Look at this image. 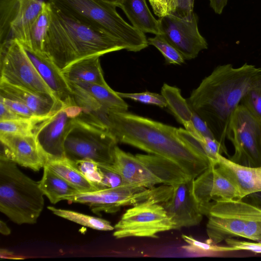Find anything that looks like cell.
<instances>
[{
    "mask_svg": "<svg viewBox=\"0 0 261 261\" xmlns=\"http://www.w3.org/2000/svg\"><path fill=\"white\" fill-rule=\"evenodd\" d=\"M52 213L62 218L92 229L101 231L114 230L111 223L100 218L85 215L73 211L57 208L52 206H47Z\"/></svg>",
    "mask_w": 261,
    "mask_h": 261,
    "instance_id": "f546056e",
    "label": "cell"
},
{
    "mask_svg": "<svg viewBox=\"0 0 261 261\" xmlns=\"http://www.w3.org/2000/svg\"><path fill=\"white\" fill-rule=\"evenodd\" d=\"M117 93L122 98H129L136 101L145 104L155 105L161 108L167 107V103L165 97L162 94L158 93L148 91L136 93L118 92H117Z\"/></svg>",
    "mask_w": 261,
    "mask_h": 261,
    "instance_id": "d590c367",
    "label": "cell"
},
{
    "mask_svg": "<svg viewBox=\"0 0 261 261\" xmlns=\"http://www.w3.org/2000/svg\"><path fill=\"white\" fill-rule=\"evenodd\" d=\"M120 8L135 28L144 33L161 34L158 19L150 12L146 0H124Z\"/></svg>",
    "mask_w": 261,
    "mask_h": 261,
    "instance_id": "d4e9b609",
    "label": "cell"
},
{
    "mask_svg": "<svg viewBox=\"0 0 261 261\" xmlns=\"http://www.w3.org/2000/svg\"><path fill=\"white\" fill-rule=\"evenodd\" d=\"M154 13L159 17L168 14V5L170 0H148Z\"/></svg>",
    "mask_w": 261,
    "mask_h": 261,
    "instance_id": "7bdbcfd3",
    "label": "cell"
},
{
    "mask_svg": "<svg viewBox=\"0 0 261 261\" xmlns=\"http://www.w3.org/2000/svg\"><path fill=\"white\" fill-rule=\"evenodd\" d=\"M0 101L3 102L12 111L22 118H34L37 117L33 111L22 103L0 96Z\"/></svg>",
    "mask_w": 261,
    "mask_h": 261,
    "instance_id": "60d3db41",
    "label": "cell"
},
{
    "mask_svg": "<svg viewBox=\"0 0 261 261\" xmlns=\"http://www.w3.org/2000/svg\"><path fill=\"white\" fill-rule=\"evenodd\" d=\"M243 238L261 241V206L253 204L252 214L245 226Z\"/></svg>",
    "mask_w": 261,
    "mask_h": 261,
    "instance_id": "e575fe53",
    "label": "cell"
},
{
    "mask_svg": "<svg viewBox=\"0 0 261 261\" xmlns=\"http://www.w3.org/2000/svg\"><path fill=\"white\" fill-rule=\"evenodd\" d=\"M50 21V7L49 2L44 3L41 12L32 24L25 49L36 53L43 52V45Z\"/></svg>",
    "mask_w": 261,
    "mask_h": 261,
    "instance_id": "f1b7e54d",
    "label": "cell"
},
{
    "mask_svg": "<svg viewBox=\"0 0 261 261\" xmlns=\"http://www.w3.org/2000/svg\"><path fill=\"white\" fill-rule=\"evenodd\" d=\"M44 195L36 182L17 164L0 160V211L14 223L33 224L44 205Z\"/></svg>",
    "mask_w": 261,
    "mask_h": 261,
    "instance_id": "5b68a950",
    "label": "cell"
},
{
    "mask_svg": "<svg viewBox=\"0 0 261 261\" xmlns=\"http://www.w3.org/2000/svg\"><path fill=\"white\" fill-rule=\"evenodd\" d=\"M253 204L241 200L214 203L206 216V242L217 245L228 238H243Z\"/></svg>",
    "mask_w": 261,
    "mask_h": 261,
    "instance_id": "8fae6325",
    "label": "cell"
},
{
    "mask_svg": "<svg viewBox=\"0 0 261 261\" xmlns=\"http://www.w3.org/2000/svg\"><path fill=\"white\" fill-rule=\"evenodd\" d=\"M1 142L10 150L13 162L24 167L38 171L46 161L41 151L34 134L0 133Z\"/></svg>",
    "mask_w": 261,
    "mask_h": 261,
    "instance_id": "d6986e66",
    "label": "cell"
},
{
    "mask_svg": "<svg viewBox=\"0 0 261 261\" xmlns=\"http://www.w3.org/2000/svg\"><path fill=\"white\" fill-rule=\"evenodd\" d=\"M194 0H170L168 14L176 17L190 19L194 13Z\"/></svg>",
    "mask_w": 261,
    "mask_h": 261,
    "instance_id": "74e56055",
    "label": "cell"
},
{
    "mask_svg": "<svg viewBox=\"0 0 261 261\" xmlns=\"http://www.w3.org/2000/svg\"><path fill=\"white\" fill-rule=\"evenodd\" d=\"M227 139L234 148L230 160L248 167L261 166V122L241 104L231 117Z\"/></svg>",
    "mask_w": 261,
    "mask_h": 261,
    "instance_id": "30bf717a",
    "label": "cell"
},
{
    "mask_svg": "<svg viewBox=\"0 0 261 261\" xmlns=\"http://www.w3.org/2000/svg\"><path fill=\"white\" fill-rule=\"evenodd\" d=\"M192 112V122L196 130L204 137L215 139L206 123L197 113Z\"/></svg>",
    "mask_w": 261,
    "mask_h": 261,
    "instance_id": "b9f144b4",
    "label": "cell"
},
{
    "mask_svg": "<svg viewBox=\"0 0 261 261\" xmlns=\"http://www.w3.org/2000/svg\"><path fill=\"white\" fill-rule=\"evenodd\" d=\"M261 76V68L245 63L234 68L217 66L194 90L187 101L192 111L207 124L227 154L225 141L231 117L251 86Z\"/></svg>",
    "mask_w": 261,
    "mask_h": 261,
    "instance_id": "6da1fadb",
    "label": "cell"
},
{
    "mask_svg": "<svg viewBox=\"0 0 261 261\" xmlns=\"http://www.w3.org/2000/svg\"><path fill=\"white\" fill-rule=\"evenodd\" d=\"M22 117L12 111L3 102L0 101V121L9 120Z\"/></svg>",
    "mask_w": 261,
    "mask_h": 261,
    "instance_id": "ee69618b",
    "label": "cell"
},
{
    "mask_svg": "<svg viewBox=\"0 0 261 261\" xmlns=\"http://www.w3.org/2000/svg\"><path fill=\"white\" fill-rule=\"evenodd\" d=\"M217 164L236 184L241 197L261 192V166L248 167L236 163L221 154H218Z\"/></svg>",
    "mask_w": 261,
    "mask_h": 261,
    "instance_id": "44dd1931",
    "label": "cell"
},
{
    "mask_svg": "<svg viewBox=\"0 0 261 261\" xmlns=\"http://www.w3.org/2000/svg\"><path fill=\"white\" fill-rule=\"evenodd\" d=\"M163 34L181 54L185 60L195 58L208 44L198 28V16L194 12L187 19L168 14L158 19Z\"/></svg>",
    "mask_w": 261,
    "mask_h": 261,
    "instance_id": "5bb4252c",
    "label": "cell"
},
{
    "mask_svg": "<svg viewBox=\"0 0 261 261\" xmlns=\"http://www.w3.org/2000/svg\"><path fill=\"white\" fill-rule=\"evenodd\" d=\"M45 165L64 179L80 193L97 191L96 188L66 158L47 161Z\"/></svg>",
    "mask_w": 261,
    "mask_h": 261,
    "instance_id": "83f0119b",
    "label": "cell"
},
{
    "mask_svg": "<svg viewBox=\"0 0 261 261\" xmlns=\"http://www.w3.org/2000/svg\"><path fill=\"white\" fill-rule=\"evenodd\" d=\"M0 80L59 101L17 40L0 43Z\"/></svg>",
    "mask_w": 261,
    "mask_h": 261,
    "instance_id": "ba28073f",
    "label": "cell"
},
{
    "mask_svg": "<svg viewBox=\"0 0 261 261\" xmlns=\"http://www.w3.org/2000/svg\"><path fill=\"white\" fill-rule=\"evenodd\" d=\"M228 246H222V251L248 250L256 253H261V241L258 243L242 241L234 238L225 240Z\"/></svg>",
    "mask_w": 261,
    "mask_h": 261,
    "instance_id": "ab89813d",
    "label": "cell"
},
{
    "mask_svg": "<svg viewBox=\"0 0 261 261\" xmlns=\"http://www.w3.org/2000/svg\"><path fill=\"white\" fill-rule=\"evenodd\" d=\"M64 107L52 113L36 126L34 134L46 162L65 158L64 141L72 118Z\"/></svg>",
    "mask_w": 261,
    "mask_h": 261,
    "instance_id": "9a60e30c",
    "label": "cell"
},
{
    "mask_svg": "<svg viewBox=\"0 0 261 261\" xmlns=\"http://www.w3.org/2000/svg\"><path fill=\"white\" fill-rule=\"evenodd\" d=\"M0 232L3 235L8 236L10 234L11 230L5 222L0 221Z\"/></svg>",
    "mask_w": 261,
    "mask_h": 261,
    "instance_id": "bcb514c9",
    "label": "cell"
},
{
    "mask_svg": "<svg viewBox=\"0 0 261 261\" xmlns=\"http://www.w3.org/2000/svg\"><path fill=\"white\" fill-rule=\"evenodd\" d=\"M192 192L200 211L206 216L217 202L242 199L236 184L216 163L193 179Z\"/></svg>",
    "mask_w": 261,
    "mask_h": 261,
    "instance_id": "7c38bea8",
    "label": "cell"
},
{
    "mask_svg": "<svg viewBox=\"0 0 261 261\" xmlns=\"http://www.w3.org/2000/svg\"><path fill=\"white\" fill-rule=\"evenodd\" d=\"M70 83L85 90L109 111L123 112L128 109L127 103L109 86L82 81Z\"/></svg>",
    "mask_w": 261,
    "mask_h": 261,
    "instance_id": "4316f807",
    "label": "cell"
},
{
    "mask_svg": "<svg viewBox=\"0 0 261 261\" xmlns=\"http://www.w3.org/2000/svg\"><path fill=\"white\" fill-rule=\"evenodd\" d=\"M109 119L108 131L118 142L171 159L192 179L210 165L179 137L176 127L126 112L110 111Z\"/></svg>",
    "mask_w": 261,
    "mask_h": 261,
    "instance_id": "7a4b0ae2",
    "label": "cell"
},
{
    "mask_svg": "<svg viewBox=\"0 0 261 261\" xmlns=\"http://www.w3.org/2000/svg\"><path fill=\"white\" fill-rule=\"evenodd\" d=\"M98 165L102 175L98 190L125 185L120 175L112 169L110 164Z\"/></svg>",
    "mask_w": 261,
    "mask_h": 261,
    "instance_id": "f35d334b",
    "label": "cell"
},
{
    "mask_svg": "<svg viewBox=\"0 0 261 261\" xmlns=\"http://www.w3.org/2000/svg\"><path fill=\"white\" fill-rule=\"evenodd\" d=\"M0 96L19 101L37 116L48 115L65 106L56 100L0 80Z\"/></svg>",
    "mask_w": 261,
    "mask_h": 261,
    "instance_id": "ffe728a7",
    "label": "cell"
},
{
    "mask_svg": "<svg viewBox=\"0 0 261 261\" xmlns=\"http://www.w3.org/2000/svg\"><path fill=\"white\" fill-rule=\"evenodd\" d=\"M64 14L121 41L128 51L148 46L145 33L126 22L115 6L104 0H48Z\"/></svg>",
    "mask_w": 261,
    "mask_h": 261,
    "instance_id": "277c9868",
    "label": "cell"
},
{
    "mask_svg": "<svg viewBox=\"0 0 261 261\" xmlns=\"http://www.w3.org/2000/svg\"><path fill=\"white\" fill-rule=\"evenodd\" d=\"M148 44L155 47L164 56L166 62L169 64L181 65L185 59L179 51L162 34L149 38Z\"/></svg>",
    "mask_w": 261,
    "mask_h": 261,
    "instance_id": "1f68e13d",
    "label": "cell"
},
{
    "mask_svg": "<svg viewBox=\"0 0 261 261\" xmlns=\"http://www.w3.org/2000/svg\"><path fill=\"white\" fill-rule=\"evenodd\" d=\"M43 168V175L41 179L38 181L39 186L51 203L56 204L61 200H64L67 197L80 193L46 165Z\"/></svg>",
    "mask_w": 261,
    "mask_h": 261,
    "instance_id": "484cf974",
    "label": "cell"
},
{
    "mask_svg": "<svg viewBox=\"0 0 261 261\" xmlns=\"http://www.w3.org/2000/svg\"><path fill=\"white\" fill-rule=\"evenodd\" d=\"M49 4L50 21L43 53L61 71L88 57L126 49L120 40L80 22Z\"/></svg>",
    "mask_w": 261,
    "mask_h": 261,
    "instance_id": "3957f363",
    "label": "cell"
},
{
    "mask_svg": "<svg viewBox=\"0 0 261 261\" xmlns=\"http://www.w3.org/2000/svg\"><path fill=\"white\" fill-rule=\"evenodd\" d=\"M175 229L173 221L162 203L141 202L128 208L114 226L113 236L157 238L160 232Z\"/></svg>",
    "mask_w": 261,
    "mask_h": 261,
    "instance_id": "9c48e42d",
    "label": "cell"
},
{
    "mask_svg": "<svg viewBox=\"0 0 261 261\" xmlns=\"http://www.w3.org/2000/svg\"><path fill=\"white\" fill-rule=\"evenodd\" d=\"M99 57L95 56L80 60L61 71L69 82L82 81L109 86L103 77Z\"/></svg>",
    "mask_w": 261,
    "mask_h": 261,
    "instance_id": "603a6c76",
    "label": "cell"
},
{
    "mask_svg": "<svg viewBox=\"0 0 261 261\" xmlns=\"http://www.w3.org/2000/svg\"><path fill=\"white\" fill-rule=\"evenodd\" d=\"M136 156L161 180L162 184L173 187L193 179L179 164L171 159L150 153L137 154Z\"/></svg>",
    "mask_w": 261,
    "mask_h": 261,
    "instance_id": "7402d4cb",
    "label": "cell"
},
{
    "mask_svg": "<svg viewBox=\"0 0 261 261\" xmlns=\"http://www.w3.org/2000/svg\"><path fill=\"white\" fill-rule=\"evenodd\" d=\"M181 238L187 245L182 246L186 251L192 253L222 252V246L200 242L191 236L182 234Z\"/></svg>",
    "mask_w": 261,
    "mask_h": 261,
    "instance_id": "8d00e7d4",
    "label": "cell"
},
{
    "mask_svg": "<svg viewBox=\"0 0 261 261\" xmlns=\"http://www.w3.org/2000/svg\"><path fill=\"white\" fill-rule=\"evenodd\" d=\"M1 258H15V259H19L17 258V256H15L14 254L12 253V252H10L8 250H3L2 249H1Z\"/></svg>",
    "mask_w": 261,
    "mask_h": 261,
    "instance_id": "7dc6e473",
    "label": "cell"
},
{
    "mask_svg": "<svg viewBox=\"0 0 261 261\" xmlns=\"http://www.w3.org/2000/svg\"><path fill=\"white\" fill-rule=\"evenodd\" d=\"M110 166L120 175L125 185L152 188L162 184L136 155L126 152L117 146L114 149L113 163Z\"/></svg>",
    "mask_w": 261,
    "mask_h": 261,
    "instance_id": "e0dca14e",
    "label": "cell"
},
{
    "mask_svg": "<svg viewBox=\"0 0 261 261\" xmlns=\"http://www.w3.org/2000/svg\"><path fill=\"white\" fill-rule=\"evenodd\" d=\"M240 104L261 122V76L244 95Z\"/></svg>",
    "mask_w": 261,
    "mask_h": 261,
    "instance_id": "d6a6232c",
    "label": "cell"
},
{
    "mask_svg": "<svg viewBox=\"0 0 261 261\" xmlns=\"http://www.w3.org/2000/svg\"><path fill=\"white\" fill-rule=\"evenodd\" d=\"M71 162L96 188L97 190H98L102 179V175L98 163L92 160L87 159Z\"/></svg>",
    "mask_w": 261,
    "mask_h": 261,
    "instance_id": "836d02e7",
    "label": "cell"
},
{
    "mask_svg": "<svg viewBox=\"0 0 261 261\" xmlns=\"http://www.w3.org/2000/svg\"><path fill=\"white\" fill-rule=\"evenodd\" d=\"M48 0H0V43L15 39L24 45L30 28Z\"/></svg>",
    "mask_w": 261,
    "mask_h": 261,
    "instance_id": "4fadbf2b",
    "label": "cell"
},
{
    "mask_svg": "<svg viewBox=\"0 0 261 261\" xmlns=\"http://www.w3.org/2000/svg\"><path fill=\"white\" fill-rule=\"evenodd\" d=\"M192 180L173 187L171 198L162 203L175 225V229L198 225L203 215L200 211L192 192Z\"/></svg>",
    "mask_w": 261,
    "mask_h": 261,
    "instance_id": "2e32d148",
    "label": "cell"
},
{
    "mask_svg": "<svg viewBox=\"0 0 261 261\" xmlns=\"http://www.w3.org/2000/svg\"><path fill=\"white\" fill-rule=\"evenodd\" d=\"M210 5L214 11L221 14L227 3L228 0H209Z\"/></svg>",
    "mask_w": 261,
    "mask_h": 261,
    "instance_id": "f6af8a7d",
    "label": "cell"
},
{
    "mask_svg": "<svg viewBox=\"0 0 261 261\" xmlns=\"http://www.w3.org/2000/svg\"><path fill=\"white\" fill-rule=\"evenodd\" d=\"M117 143L109 131L75 118L65 139V157L71 161L87 159L112 164Z\"/></svg>",
    "mask_w": 261,
    "mask_h": 261,
    "instance_id": "52a82bcc",
    "label": "cell"
},
{
    "mask_svg": "<svg viewBox=\"0 0 261 261\" xmlns=\"http://www.w3.org/2000/svg\"><path fill=\"white\" fill-rule=\"evenodd\" d=\"M106 2L111 4L117 7L120 8L122 5L124 0H104Z\"/></svg>",
    "mask_w": 261,
    "mask_h": 261,
    "instance_id": "c3c4849f",
    "label": "cell"
},
{
    "mask_svg": "<svg viewBox=\"0 0 261 261\" xmlns=\"http://www.w3.org/2000/svg\"><path fill=\"white\" fill-rule=\"evenodd\" d=\"M161 94L165 97L167 107L176 120L185 127V129L195 137L200 134L196 130L192 122V110L187 99L181 96L180 90L175 87L164 84Z\"/></svg>",
    "mask_w": 261,
    "mask_h": 261,
    "instance_id": "cb8c5ba5",
    "label": "cell"
},
{
    "mask_svg": "<svg viewBox=\"0 0 261 261\" xmlns=\"http://www.w3.org/2000/svg\"><path fill=\"white\" fill-rule=\"evenodd\" d=\"M173 192L172 186L163 184L152 188L123 185L93 192L78 193L66 197L64 200L86 204L93 213L99 215L101 212L115 213L122 206H134L147 201L163 203L171 198Z\"/></svg>",
    "mask_w": 261,
    "mask_h": 261,
    "instance_id": "8992f818",
    "label": "cell"
},
{
    "mask_svg": "<svg viewBox=\"0 0 261 261\" xmlns=\"http://www.w3.org/2000/svg\"><path fill=\"white\" fill-rule=\"evenodd\" d=\"M49 115L45 116H37L34 118H21L0 121V133L19 135L34 134V130L37 124Z\"/></svg>",
    "mask_w": 261,
    "mask_h": 261,
    "instance_id": "4dcf8cb0",
    "label": "cell"
},
{
    "mask_svg": "<svg viewBox=\"0 0 261 261\" xmlns=\"http://www.w3.org/2000/svg\"><path fill=\"white\" fill-rule=\"evenodd\" d=\"M25 50L40 76L57 99L66 106L74 105L72 90L68 82L51 59L43 52Z\"/></svg>",
    "mask_w": 261,
    "mask_h": 261,
    "instance_id": "ac0fdd59",
    "label": "cell"
}]
</instances>
